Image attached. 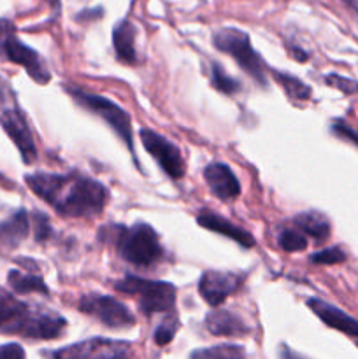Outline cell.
Returning <instances> with one entry per match:
<instances>
[{
    "label": "cell",
    "instance_id": "obj_1",
    "mask_svg": "<svg viewBox=\"0 0 358 359\" xmlns=\"http://www.w3.org/2000/svg\"><path fill=\"white\" fill-rule=\"evenodd\" d=\"M27 184L39 198L65 217H95L104 210L109 191L102 182L76 174L27 175Z\"/></svg>",
    "mask_w": 358,
    "mask_h": 359
},
{
    "label": "cell",
    "instance_id": "obj_2",
    "mask_svg": "<svg viewBox=\"0 0 358 359\" xmlns=\"http://www.w3.org/2000/svg\"><path fill=\"white\" fill-rule=\"evenodd\" d=\"M67 323L60 314L30 307L0 287V333L35 340H51L63 333Z\"/></svg>",
    "mask_w": 358,
    "mask_h": 359
},
{
    "label": "cell",
    "instance_id": "obj_3",
    "mask_svg": "<svg viewBox=\"0 0 358 359\" xmlns=\"http://www.w3.org/2000/svg\"><path fill=\"white\" fill-rule=\"evenodd\" d=\"M116 248L126 263L135 266L154 265L164 256L158 233L146 223H135L130 228H119Z\"/></svg>",
    "mask_w": 358,
    "mask_h": 359
},
{
    "label": "cell",
    "instance_id": "obj_4",
    "mask_svg": "<svg viewBox=\"0 0 358 359\" xmlns=\"http://www.w3.org/2000/svg\"><path fill=\"white\" fill-rule=\"evenodd\" d=\"M213 44L216 46V49H220L221 53H227L228 56H232V58L239 63V67H241L248 76H251L260 86H267V65L265 62H263L262 56L253 49L249 35L246 34V32L232 27L221 28V30H218L216 34H214Z\"/></svg>",
    "mask_w": 358,
    "mask_h": 359
},
{
    "label": "cell",
    "instance_id": "obj_5",
    "mask_svg": "<svg viewBox=\"0 0 358 359\" xmlns=\"http://www.w3.org/2000/svg\"><path fill=\"white\" fill-rule=\"evenodd\" d=\"M0 125L6 130L7 135L14 140L18 149L21 151L23 160L27 163H32L37 156L32 130L16 97H14V91L11 90V86L2 77H0Z\"/></svg>",
    "mask_w": 358,
    "mask_h": 359
},
{
    "label": "cell",
    "instance_id": "obj_6",
    "mask_svg": "<svg viewBox=\"0 0 358 359\" xmlns=\"http://www.w3.org/2000/svg\"><path fill=\"white\" fill-rule=\"evenodd\" d=\"M65 91L72 97V100L76 102V104H79L81 107L90 111L91 114L104 119V121L118 133L119 139L126 144L130 153L133 154V133L128 112L123 111L119 105H116L114 102L109 100V98L102 97V95L88 93V91L81 90V88L67 86Z\"/></svg>",
    "mask_w": 358,
    "mask_h": 359
},
{
    "label": "cell",
    "instance_id": "obj_7",
    "mask_svg": "<svg viewBox=\"0 0 358 359\" xmlns=\"http://www.w3.org/2000/svg\"><path fill=\"white\" fill-rule=\"evenodd\" d=\"M116 291L139 297V309L142 314L151 316L158 312H171L175 304V287L164 280H147L128 276L114 283Z\"/></svg>",
    "mask_w": 358,
    "mask_h": 359
},
{
    "label": "cell",
    "instance_id": "obj_8",
    "mask_svg": "<svg viewBox=\"0 0 358 359\" xmlns=\"http://www.w3.org/2000/svg\"><path fill=\"white\" fill-rule=\"evenodd\" d=\"M0 39H2L0 42H2V49L6 53L7 60L23 67L35 83L46 84L51 79V72L48 70V65L41 58V55L32 48H28V46H25L23 42L18 41L16 35L13 34V27H11L9 21L0 20Z\"/></svg>",
    "mask_w": 358,
    "mask_h": 359
},
{
    "label": "cell",
    "instance_id": "obj_9",
    "mask_svg": "<svg viewBox=\"0 0 358 359\" xmlns=\"http://www.w3.org/2000/svg\"><path fill=\"white\" fill-rule=\"evenodd\" d=\"M49 359H132V347L111 339H88L49 353Z\"/></svg>",
    "mask_w": 358,
    "mask_h": 359
},
{
    "label": "cell",
    "instance_id": "obj_10",
    "mask_svg": "<svg viewBox=\"0 0 358 359\" xmlns=\"http://www.w3.org/2000/svg\"><path fill=\"white\" fill-rule=\"evenodd\" d=\"M79 311L91 316L107 328H130L135 323L132 312L112 297L105 294H86L81 298Z\"/></svg>",
    "mask_w": 358,
    "mask_h": 359
},
{
    "label": "cell",
    "instance_id": "obj_11",
    "mask_svg": "<svg viewBox=\"0 0 358 359\" xmlns=\"http://www.w3.org/2000/svg\"><path fill=\"white\" fill-rule=\"evenodd\" d=\"M140 142H142L144 149L151 154V156L157 160V163L160 165L161 170L168 175L171 179L178 181L183 179L186 172L185 160H183V154L179 151L178 146L171 142L167 137L160 135V133L153 132V130H140Z\"/></svg>",
    "mask_w": 358,
    "mask_h": 359
},
{
    "label": "cell",
    "instance_id": "obj_12",
    "mask_svg": "<svg viewBox=\"0 0 358 359\" xmlns=\"http://www.w3.org/2000/svg\"><path fill=\"white\" fill-rule=\"evenodd\" d=\"M242 284V277L230 272L207 270L199 280V293L211 307L223 304L230 294H234Z\"/></svg>",
    "mask_w": 358,
    "mask_h": 359
},
{
    "label": "cell",
    "instance_id": "obj_13",
    "mask_svg": "<svg viewBox=\"0 0 358 359\" xmlns=\"http://www.w3.org/2000/svg\"><path fill=\"white\" fill-rule=\"evenodd\" d=\"M204 177H206V182L207 186H209L211 193H213L216 198L225 200V202L237 198L239 193H241L239 179L235 177V174L230 170L228 165L225 163L207 165L206 170H204Z\"/></svg>",
    "mask_w": 358,
    "mask_h": 359
},
{
    "label": "cell",
    "instance_id": "obj_14",
    "mask_svg": "<svg viewBox=\"0 0 358 359\" xmlns=\"http://www.w3.org/2000/svg\"><path fill=\"white\" fill-rule=\"evenodd\" d=\"M197 223H199L202 228H206V230L216 231V233H220V235H223V237L230 238V241L237 242L239 245H242V248H246V249H249L255 245V238H253V235L249 233V231L242 230V228L237 226V224H232L230 221L225 219L223 216H220V214H216V212H211V210H202V212L197 216Z\"/></svg>",
    "mask_w": 358,
    "mask_h": 359
},
{
    "label": "cell",
    "instance_id": "obj_15",
    "mask_svg": "<svg viewBox=\"0 0 358 359\" xmlns=\"http://www.w3.org/2000/svg\"><path fill=\"white\" fill-rule=\"evenodd\" d=\"M307 307L311 309L326 326L358 339V321L351 318V316H347L346 312L333 307V305L326 304V302L319 300V298H309Z\"/></svg>",
    "mask_w": 358,
    "mask_h": 359
},
{
    "label": "cell",
    "instance_id": "obj_16",
    "mask_svg": "<svg viewBox=\"0 0 358 359\" xmlns=\"http://www.w3.org/2000/svg\"><path fill=\"white\" fill-rule=\"evenodd\" d=\"M206 326L216 337H244L249 333L248 325L228 311H213L207 314Z\"/></svg>",
    "mask_w": 358,
    "mask_h": 359
},
{
    "label": "cell",
    "instance_id": "obj_17",
    "mask_svg": "<svg viewBox=\"0 0 358 359\" xmlns=\"http://www.w3.org/2000/svg\"><path fill=\"white\" fill-rule=\"evenodd\" d=\"M112 44L119 62L133 65L137 62L135 27L128 20H121L112 30Z\"/></svg>",
    "mask_w": 358,
    "mask_h": 359
},
{
    "label": "cell",
    "instance_id": "obj_18",
    "mask_svg": "<svg viewBox=\"0 0 358 359\" xmlns=\"http://www.w3.org/2000/svg\"><path fill=\"white\" fill-rule=\"evenodd\" d=\"M293 223L298 228V231H302L304 235H309L316 242L326 241L330 235L329 219L321 212H318V210H307V212L297 214Z\"/></svg>",
    "mask_w": 358,
    "mask_h": 359
},
{
    "label": "cell",
    "instance_id": "obj_19",
    "mask_svg": "<svg viewBox=\"0 0 358 359\" xmlns=\"http://www.w3.org/2000/svg\"><path fill=\"white\" fill-rule=\"evenodd\" d=\"M28 233V216L25 210H18L0 224V245L16 248Z\"/></svg>",
    "mask_w": 358,
    "mask_h": 359
},
{
    "label": "cell",
    "instance_id": "obj_20",
    "mask_svg": "<svg viewBox=\"0 0 358 359\" xmlns=\"http://www.w3.org/2000/svg\"><path fill=\"white\" fill-rule=\"evenodd\" d=\"M7 283L16 293H42L48 294V286L42 280L41 276H32V273H23L20 270H11Z\"/></svg>",
    "mask_w": 358,
    "mask_h": 359
},
{
    "label": "cell",
    "instance_id": "obj_21",
    "mask_svg": "<svg viewBox=\"0 0 358 359\" xmlns=\"http://www.w3.org/2000/svg\"><path fill=\"white\" fill-rule=\"evenodd\" d=\"M272 76L281 84V88L286 91L288 97L293 98V100H307L311 97V88L302 83L298 77L290 76L286 72H272Z\"/></svg>",
    "mask_w": 358,
    "mask_h": 359
},
{
    "label": "cell",
    "instance_id": "obj_22",
    "mask_svg": "<svg viewBox=\"0 0 358 359\" xmlns=\"http://www.w3.org/2000/svg\"><path fill=\"white\" fill-rule=\"evenodd\" d=\"M192 359H246V353L242 347L223 344V346H214L209 349H200L192 354Z\"/></svg>",
    "mask_w": 358,
    "mask_h": 359
},
{
    "label": "cell",
    "instance_id": "obj_23",
    "mask_svg": "<svg viewBox=\"0 0 358 359\" xmlns=\"http://www.w3.org/2000/svg\"><path fill=\"white\" fill-rule=\"evenodd\" d=\"M211 83H213V86L216 88L218 91H221V93L225 95H235L241 91L239 81L234 79L232 76H228V74L225 72L223 67L218 65V63H213V67H211Z\"/></svg>",
    "mask_w": 358,
    "mask_h": 359
},
{
    "label": "cell",
    "instance_id": "obj_24",
    "mask_svg": "<svg viewBox=\"0 0 358 359\" xmlns=\"http://www.w3.org/2000/svg\"><path fill=\"white\" fill-rule=\"evenodd\" d=\"M277 242H279L281 249L288 252H298L304 251L305 245H307V238L302 231L295 230H284L281 231V235L277 237Z\"/></svg>",
    "mask_w": 358,
    "mask_h": 359
},
{
    "label": "cell",
    "instance_id": "obj_25",
    "mask_svg": "<svg viewBox=\"0 0 358 359\" xmlns=\"http://www.w3.org/2000/svg\"><path fill=\"white\" fill-rule=\"evenodd\" d=\"M178 328H179L178 318H175V316H168V318L158 326L157 332H154V342H157L158 346H167V344H171L172 339H174L175 332H178Z\"/></svg>",
    "mask_w": 358,
    "mask_h": 359
},
{
    "label": "cell",
    "instance_id": "obj_26",
    "mask_svg": "<svg viewBox=\"0 0 358 359\" xmlns=\"http://www.w3.org/2000/svg\"><path fill=\"white\" fill-rule=\"evenodd\" d=\"M344 259H346V255L339 248L323 249V251L311 256V262L316 263V265H339Z\"/></svg>",
    "mask_w": 358,
    "mask_h": 359
},
{
    "label": "cell",
    "instance_id": "obj_27",
    "mask_svg": "<svg viewBox=\"0 0 358 359\" xmlns=\"http://www.w3.org/2000/svg\"><path fill=\"white\" fill-rule=\"evenodd\" d=\"M34 224H35V241L46 242L53 235V226L49 224L48 216L42 212H34Z\"/></svg>",
    "mask_w": 358,
    "mask_h": 359
},
{
    "label": "cell",
    "instance_id": "obj_28",
    "mask_svg": "<svg viewBox=\"0 0 358 359\" xmlns=\"http://www.w3.org/2000/svg\"><path fill=\"white\" fill-rule=\"evenodd\" d=\"M325 81H326V84H329V86L337 88V90H340L343 93H346V95L358 93V83H357V81L346 79V77H340V76H337V74H330V76H326Z\"/></svg>",
    "mask_w": 358,
    "mask_h": 359
},
{
    "label": "cell",
    "instance_id": "obj_29",
    "mask_svg": "<svg viewBox=\"0 0 358 359\" xmlns=\"http://www.w3.org/2000/svg\"><path fill=\"white\" fill-rule=\"evenodd\" d=\"M0 359H25V351L20 344L0 346Z\"/></svg>",
    "mask_w": 358,
    "mask_h": 359
},
{
    "label": "cell",
    "instance_id": "obj_30",
    "mask_svg": "<svg viewBox=\"0 0 358 359\" xmlns=\"http://www.w3.org/2000/svg\"><path fill=\"white\" fill-rule=\"evenodd\" d=\"M333 132H336L337 135L343 137V139L350 140V142L357 144L358 146V133L354 132V130L347 128V126L343 125V123H336V125H333Z\"/></svg>",
    "mask_w": 358,
    "mask_h": 359
},
{
    "label": "cell",
    "instance_id": "obj_31",
    "mask_svg": "<svg viewBox=\"0 0 358 359\" xmlns=\"http://www.w3.org/2000/svg\"><path fill=\"white\" fill-rule=\"evenodd\" d=\"M290 55L293 56L295 60H298V62H305V60L309 58V56L305 55V51H302V49H298V48H291Z\"/></svg>",
    "mask_w": 358,
    "mask_h": 359
},
{
    "label": "cell",
    "instance_id": "obj_32",
    "mask_svg": "<svg viewBox=\"0 0 358 359\" xmlns=\"http://www.w3.org/2000/svg\"><path fill=\"white\" fill-rule=\"evenodd\" d=\"M346 4L358 13V0H346Z\"/></svg>",
    "mask_w": 358,
    "mask_h": 359
},
{
    "label": "cell",
    "instance_id": "obj_33",
    "mask_svg": "<svg viewBox=\"0 0 358 359\" xmlns=\"http://www.w3.org/2000/svg\"><path fill=\"white\" fill-rule=\"evenodd\" d=\"M48 2L51 4V6H55L56 9H58V7H60V0H48Z\"/></svg>",
    "mask_w": 358,
    "mask_h": 359
}]
</instances>
